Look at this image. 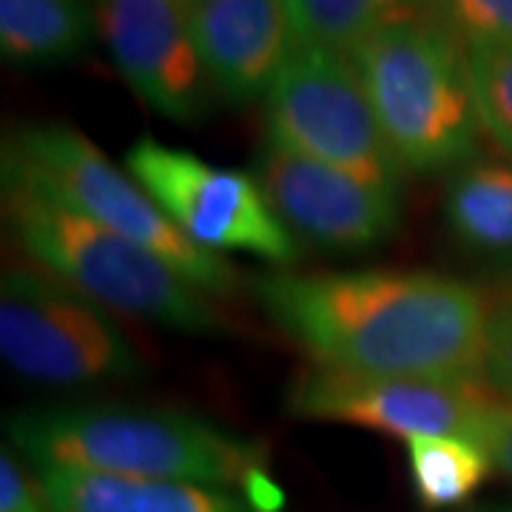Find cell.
<instances>
[{
	"label": "cell",
	"instance_id": "obj_1",
	"mask_svg": "<svg viewBox=\"0 0 512 512\" xmlns=\"http://www.w3.org/2000/svg\"><path fill=\"white\" fill-rule=\"evenodd\" d=\"M254 293L319 367L481 379L490 308L467 282L427 271H274L256 279Z\"/></svg>",
	"mask_w": 512,
	"mask_h": 512
},
{
	"label": "cell",
	"instance_id": "obj_2",
	"mask_svg": "<svg viewBox=\"0 0 512 512\" xmlns=\"http://www.w3.org/2000/svg\"><path fill=\"white\" fill-rule=\"evenodd\" d=\"M12 447L37 470L183 481L245 498L268 478L265 450L200 416L128 404H57L6 419Z\"/></svg>",
	"mask_w": 512,
	"mask_h": 512
},
{
	"label": "cell",
	"instance_id": "obj_3",
	"mask_svg": "<svg viewBox=\"0 0 512 512\" xmlns=\"http://www.w3.org/2000/svg\"><path fill=\"white\" fill-rule=\"evenodd\" d=\"M3 217L20 251L32 256L40 271L63 279L111 313L194 336L225 328L208 296L168 262L35 185L3 177Z\"/></svg>",
	"mask_w": 512,
	"mask_h": 512
},
{
	"label": "cell",
	"instance_id": "obj_4",
	"mask_svg": "<svg viewBox=\"0 0 512 512\" xmlns=\"http://www.w3.org/2000/svg\"><path fill=\"white\" fill-rule=\"evenodd\" d=\"M350 60L404 171L461 168L478 151V117L467 49L430 18L390 23Z\"/></svg>",
	"mask_w": 512,
	"mask_h": 512
},
{
	"label": "cell",
	"instance_id": "obj_5",
	"mask_svg": "<svg viewBox=\"0 0 512 512\" xmlns=\"http://www.w3.org/2000/svg\"><path fill=\"white\" fill-rule=\"evenodd\" d=\"M3 177L35 185L120 237L168 262L202 293L237 291L234 265L202 251L168 220L143 185L72 126H26L3 143Z\"/></svg>",
	"mask_w": 512,
	"mask_h": 512
},
{
	"label": "cell",
	"instance_id": "obj_6",
	"mask_svg": "<svg viewBox=\"0 0 512 512\" xmlns=\"http://www.w3.org/2000/svg\"><path fill=\"white\" fill-rule=\"evenodd\" d=\"M0 353L18 376L52 387L131 382L146 373L109 308L40 268L3 274Z\"/></svg>",
	"mask_w": 512,
	"mask_h": 512
},
{
	"label": "cell",
	"instance_id": "obj_7",
	"mask_svg": "<svg viewBox=\"0 0 512 512\" xmlns=\"http://www.w3.org/2000/svg\"><path fill=\"white\" fill-rule=\"evenodd\" d=\"M265 143L402 191L404 171L345 52L296 46L265 97Z\"/></svg>",
	"mask_w": 512,
	"mask_h": 512
},
{
	"label": "cell",
	"instance_id": "obj_8",
	"mask_svg": "<svg viewBox=\"0 0 512 512\" xmlns=\"http://www.w3.org/2000/svg\"><path fill=\"white\" fill-rule=\"evenodd\" d=\"M126 168L202 251L251 254L271 265L296 262L299 242L274 214L254 174L205 163L151 134L128 148Z\"/></svg>",
	"mask_w": 512,
	"mask_h": 512
},
{
	"label": "cell",
	"instance_id": "obj_9",
	"mask_svg": "<svg viewBox=\"0 0 512 512\" xmlns=\"http://www.w3.org/2000/svg\"><path fill=\"white\" fill-rule=\"evenodd\" d=\"M498 396L481 379L370 376L311 367L288 387V413L296 419L350 424L396 439L461 436L481 441Z\"/></svg>",
	"mask_w": 512,
	"mask_h": 512
},
{
	"label": "cell",
	"instance_id": "obj_10",
	"mask_svg": "<svg viewBox=\"0 0 512 512\" xmlns=\"http://www.w3.org/2000/svg\"><path fill=\"white\" fill-rule=\"evenodd\" d=\"M254 180L291 237L328 254H359L396 234L402 191L356 180L339 168L265 143Z\"/></svg>",
	"mask_w": 512,
	"mask_h": 512
},
{
	"label": "cell",
	"instance_id": "obj_11",
	"mask_svg": "<svg viewBox=\"0 0 512 512\" xmlns=\"http://www.w3.org/2000/svg\"><path fill=\"white\" fill-rule=\"evenodd\" d=\"M97 35L114 66L148 109L194 126L214 89L202 69L185 0H94Z\"/></svg>",
	"mask_w": 512,
	"mask_h": 512
},
{
	"label": "cell",
	"instance_id": "obj_12",
	"mask_svg": "<svg viewBox=\"0 0 512 512\" xmlns=\"http://www.w3.org/2000/svg\"><path fill=\"white\" fill-rule=\"evenodd\" d=\"M202 69L214 94L245 106L268 97L296 52L288 0H185Z\"/></svg>",
	"mask_w": 512,
	"mask_h": 512
},
{
	"label": "cell",
	"instance_id": "obj_13",
	"mask_svg": "<svg viewBox=\"0 0 512 512\" xmlns=\"http://www.w3.org/2000/svg\"><path fill=\"white\" fill-rule=\"evenodd\" d=\"M55 512H256L234 490L183 481L103 476L86 470H37Z\"/></svg>",
	"mask_w": 512,
	"mask_h": 512
},
{
	"label": "cell",
	"instance_id": "obj_14",
	"mask_svg": "<svg viewBox=\"0 0 512 512\" xmlns=\"http://www.w3.org/2000/svg\"><path fill=\"white\" fill-rule=\"evenodd\" d=\"M441 208L464 254L512 262V163L470 160L456 168Z\"/></svg>",
	"mask_w": 512,
	"mask_h": 512
},
{
	"label": "cell",
	"instance_id": "obj_15",
	"mask_svg": "<svg viewBox=\"0 0 512 512\" xmlns=\"http://www.w3.org/2000/svg\"><path fill=\"white\" fill-rule=\"evenodd\" d=\"M97 20L83 0H0V55L18 66H60L92 46Z\"/></svg>",
	"mask_w": 512,
	"mask_h": 512
},
{
	"label": "cell",
	"instance_id": "obj_16",
	"mask_svg": "<svg viewBox=\"0 0 512 512\" xmlns=\"http://www.w3.org/2000/svg\"><path fill=\"white\" fill-rule=\"evenodd\" d=\"M430 0H288L299 46L350 55L390 23L427 18Z\"/></svg>",
	"mask_w": 512,
	"mask_h": 512
},
{
	"label": "cell",
	"instance_id": "obj_17",
	"mask_svg": "<svg viewBox=\"0 0 512 512\" xmlns=\"http://www.w3.org/2000/svg\"><path fill=\"white\" fill-rule=\"evenodd\" d=\"M410 478L427 510H444L473 498L493 473V458L481 441L461 436H424L407 441Z\"/></svg>",
	"mask_w": 512,
	"mask_h": 512
},
{
	"label": "cell",
	"instance_id": "obj_18",
	"mask_svg": "<svg viewBox=\"0 0 512 512\" xmlns=\"http://www.w3.org/2000/svg\"><path fill=\"white\" fill-rule=\"evenodd\" d=\"M481 128L512 157V43L467 49Z\"/></svg>",
	"mask_w": 512,
	"mask_h": 512
},
{
	"label": "cell",
	"instance_id": "obj_19",
	"mask_svg": "<svg viewBox=\"0 0 512 512\" xmlns=\"http://www.w3.org/2000/svg\"><path fill=\"white\" fill-rule=\"evenodd\" d=\"M427 18L464 49L512 43V0H430Z\"/></svg>",
	"mask_w": 512,
	"mask_h": 512
},
{
	"label": "cell",
	"instance_id": "obj_20",
	"mask_svg": "<svg viewBox=\"0 0 512 512\" xmlns=\"http://www.w3.org/2000/svg\"><path fill=\"white\" fill-rule=\"evenodd\" d=\"M481 379L490 384L498 399L512 404V293L490 308Z\"/></svg>",
	"mask_w": 512,
	"mask_h": 512
},
{
	"label": "cell",
	"instance_id": "obj_21",
	"mask_svg": "<svg viewBox=\"0 0 512 512\" xmlns=\"http://www.w3.org/2000/svg\"><path fill=\"white\" fill-rule=\"evenodd\" d=\"M0 512H55L40 478L29 476L9 450L0 456Z\"/></svg>",
	"mask_w": 512,
	"mask_h": 512
},
{
	"label": "cell",
	"instance_id": "obj_22",
	"mask_svg": "<svg viewBox=\"0 0 512 512\" xmlns=\"http://www.w3.org/2000/svg\"><path fill=\"white\" fill-rule=\"evenodd\" d=\"M481 444L487 447V453L493 458V464L504 473L507 478H512V404L510 402H498L495 407L493 419L487 424V433Z\"/></svg>",
	"mask_w": 512,
	"mask_h": 512
},
{
	"label": "cell",
	"instance_id": "obj_23",
	"mask_svg": "<svg viewBox=\"0 0 512 512\" xmlns=\"http://www.w3.org/2000/svg\"><path fill=\"white\" fill-rule=\"evenodd\" d=\"M470 512H512V504H498V507H478Z\"/></svg>",
	"mask_w": 512,
	"mask_h": 512
}]
</instances>
